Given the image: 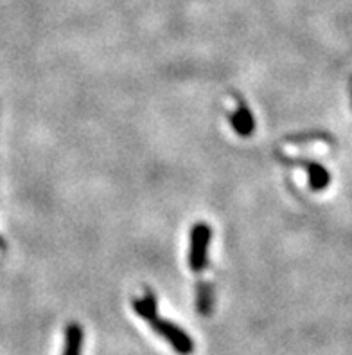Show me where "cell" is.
<instances>
[{
  "label": "cell",
  "mask_w": 352,
  "mask_h": 355,
  "mask_svg": "<svg viewBox=\"0 0 352 355\" xmlns=\"http://www.w3.org/2000/svg\"><path fill=\"white\" fill-rule=\"evenodd\" d=\"M277 157L279 161H282L284 164L288 166H295V164H299L302 166L304 170L308 171V177H309V188L313 191H322V189H326L331 182V175L329 171L326 168L318 164V162H313L308 161V159H291V157H286L282 153H277Z\"/></svg>",
  "instance_id": "cell-3"
},
{
  "label": "cell",
  "mask_w": 352,
  "mask_h": 355,
  "mask_svg": "<svg viewBox=\"0 0 352 355\" xmlns=\"http://www.w3.org/2000/svg\"><path fill=\"white\" fill-rule=\"evenodd\" d=\"M351 94H352V83H351Z\"/></svg>",
  "instance_id": "cell-8"
},
{
  "label": "cell",
  "mask_w": 352,
  "mask_h": 355,
  "mask_svg": "<svg viewBox=\"0 0 352 355\" xmlns=\"http://www.w3.org/2000/svg\"><path fill=\"white\" fill-rule=\"evenodd\" d=\"M236 110L232 114H228V119H230V125H232L237 135L248 137L255 130V119L252 112H250V107L245 103V99L241 98L239 94H236Z\"/></svg>",
  "instance_id": "cell-4"
},
{
  "label": "cell",
  "mask_w": 352,
  "mask_h": 355,
  "mask_svg": "<svg viewBox=\"0 0 352 355\" xmlns=\"http://www.w3.org/2000/svg\"><path fill=\"white\" fill-rule=\"evenodd\" d=\"M210 239H212V231L210 225L205 222H198L194 224L191 231V249H189V266L191 269L200 275L209 266V248Z\"/></svg>",
  "instance_id": "cell-2"
},
{
  "label": "cell",
  "mask_w": 352,
  "mask_h": 355,
  "mask_svg": "<svg viewBox=\"0 0 352 355\" xmlns=\"http://www.w3.org/2000/svg\"><path fill=\"white\" fill-rule=\"evenodd\" d=\"M81 350H83V329L80 323H71L65 330L63 355H81Z\"/></svg>",
  "instance_id": "cell-6"
},
{
  "label": "cell",
  "mask_w": 352,
  "mask_h": 355,
  "mask_svg": "<svg viewBox=\"0 0 352 355\" xmlns=\"http://www.w3.org/2000/svg\"><path fill=\"white\" fill-rule=\"evenodd\" d=\"M320 141L324 139L326 143L333 144V139H331L329 135L324 134V132H313V134H300V135H293L290 137V143H309V141Z\"/></svg>",
  "instance_id": "cell-7"
},
{
  "label": "cell",
  "mask_w": 352,
  "mask_h": 355,
  "mask_svg": "<svg viewBox=\"0 0 352 355\" xmlns=\"http://www.w3.org/2000/svg\"><path fill=\"white\" fill-rule=\"evenodd\" d=\"M133 311L137 312L138 318H142L144 321L151 324V329L155 330L160 338L169 343L174 352H178L180 355H191L194 352V341L189 338L187 334L180 329L178 324L171 323L167 320H162L158 315V309H156V296L153 294L151 288L144 291V296L135 297L131 302Z\"/></svg>",
  "instance_id": "cell-1"
},
{
  "label": "cell",
  "mask_w": 352,
  "mask_h": 355,
  "mask_svg": "<svg viewBox=\"0 0 352 355\" xmlns=\"http://www.w3.org/2000/svg\"><path fill=\"white\" fill-rule=\"evenodd\" d=\"M214 306V288L209 282L200 279L196 287V309L201 315H210Z\"/></svg>",
  "instance_id": "cell-5"
}]
</instances>
